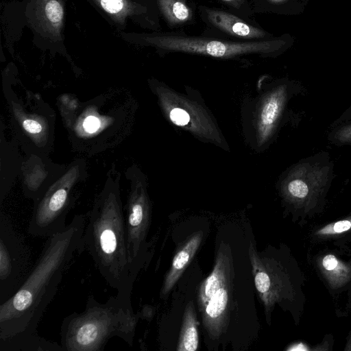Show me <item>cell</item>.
Segmentation results:
<instances>
[{"label":"cell","instance_id":"6da1fadb","mask_svg":"<svg viewBox=\"0 0 351 351\" xmlns=\"http://www.w3.org/2000/svg\"><path fill=\"white\" fill-rule=\"evenodd\" d=\"M85 226V216L76 215L63 230L48 237L21 286L1 303V351H63L61 345L39 336L37 328L66 266L75 252H84Z\"/></svg>","mask_w":351,"mask_h":351},{"label":"cell","instance_id":"7a4b0ae2","mask_svg":"<svg viewBox=\"0 0 351 351\" xmlns=\"http://www.w3.org/2000/svg\"><path fill=\"white\" fill-rule=\"evenodd\" d=\"M83 251L95 265L117 298L132 308L131 295L135 277L129 262L127 230L119 186L107 183L88 213L82 237Z\"/></svg>","mask_w":351,"mask_h":351},{"label":"cell","instance_id":"3957f363","mask_svg":"<svg viewBox=\"0 0 351 351\" xmlns=\"http://www.w3.org/2000/svg\"><path fill=\"white\" fill-rule=\"evenodd\" d=\"M139 317L116 296L100 303L90 295L84 311L64 318L60 345L63 351H103L108 341L117 337L132 346Z\"/></svg>","mask_w":351,"mask_h":351},{"label":"cell","instance_id":"277c9868","mask_svg":"<svg viewBox=\"0 0 351 351\" xmlns=\"http://www.w3.org/2000/svg\"><path fill=\"white\" fill-rule=\"evenodd\" d=\"M255 287L269 322L271 313L278 304L289 311L298 324L306 302L305 276L295 258L289 252L272 258H262L252 242L249 247Z\"/></svg>","mask_w":351,"mask_h":351},{"label":"cell","instance_id":"5b68a950","mask_svg":"<svg viewBox=\"0 0 351 351\" xmlns=\"http://www.w3.org/2000/svg\"><path fill=\"white\" fill-rule=\"evenodd\" d=\"M334 169L329 153L324 151L304 158L293 167L284 191L293 218L300 224L324 210Z\"/></svg>","mask_w":351,"mask_h":351},{"label":"cell","instance_id":"8992f818","mask_svg":"<svg viewBox=\"0 0 351 351\" xmlns=\"http://www.w3.org/2000/svg\"><path fill=\"white\" fill-rule=\"evenodd\" d=\"M234 269L228 244L219 247L211 273L202 282L197 292V305L204 330L212 340L223 335L233 310Z\"/></svg>","mask_w":351,"mask_h":351},{"label":"cell","instance_id":"52a82bcc","mask_svg":"<svg viewBox=\"0 0 351 351\" xmlns=\"http://www.w3.org/2000/svg\"><path fill=\"white\" fill-rule=\"evenodd\" d=\"M80 173L79 165L70 167L34 200L27 228L29 234L48 238L66 228V216L75 201L72 190Z\"/></svg>","mask_w":351,"mask_h":351},{"label":"cell","instance_id":"ba28073f","mask_svg":"<svg viewBox=\"0 0 351 351\" xmlns=\"http://www.w3.org/2000/svg\"><path fill=\"white\" fill-rule=\"evenodd\" d=\"M141 39L145 44L162 49L200 53L216 58H228L251 53H271L280 49L285 43L282 39L231 42L173 33L145 35Z\"/></svg>","mask_w":351,"mask_h":351},{"label":"cell","instance_id":"9c48e42d","mask_svg":"<svg viewBox=\"0 0 351 351\" xmlns=\"http://www.w3.org/2000/svg\"><path fill=\"white\" fill-rule=\"evenodd\" d=\"M30 250L24 237L4 213L0 214V303L13 295L30 268Z\"/></svg>","mask_w":351,"mask_h":351},{"label":"cell","instance_id":"30bf717a","mask_svg":"<svg viewBox=\"0 0 351 351\" xmlns=\"http://www.w3.org/2000/svg\"><path fill=\"white\" fill-rule=\"evenodd\" d=\"M317 276L333 299L351 286V251L322 245L308 256Z\"/></svg>","mask_w":351,"mask_h":351},{"label":"cell","instance_id":"8fae6325","mask_svg":"<svg viewBox=\"0 0 351 351\" xmlns=\"http://www.w3.org/2000/svg\"><path fill=\"white\" fill-rule=\"evenodd\" d=\"M125 226L129 262L136 278L144 252L151 223V213L145 193L132 186L127 203Z\"/></svg>","mask_w":351,"mask_h":351},{"label":"cell","instance_id":"7c38bea8","mask_svg":"<svg viewBox=\"0 0 351 351\" xmlns=\"http://www.w3.org/2000/svg\"><path fill=\"white\" fill-rule=\"evenodd\" d=\"M315 245H330L351 251V214L337 220L316 225L308 232Z\"/></svg>","mask_w":351,"mask_h":351},{"label":"cell","instance_id":"4fadbf2b","mask_svg":"<svg viewBox=\"0 0 351 351\" xmlns=\"http://www.w3.org/2000/svg\"><path fill=\"white\" fill-rule=\"evenodd\" d=\"M203 238L202 231L193 233L178 249L169 270L166 274L161 289V296L167 295L193 259Z\"/></svg>","mask_w":351,"mask_h":351},{"label":"cell","instance_id":"5bb4252c","mask_svg":"<svg viewBox=\"0 0 351 351\" xmlns=\"http://www.w3.org/2000/svg\"><path fill=\"white\" fill-rule=\"evenodd\" d=\"M208 20L223 32L244 38H263L266 33L228 12L213 9L205 10Z\"/></svg>","mask_w":351,"mask_h":351},{"label":"cell","instance_id":"9a60e30c","mask_svg":"<svg viewBox=\"0 0 351 351\" xmlns=\"http://www.w3.org/2000/svg\"><path fill=\"white\" fill-rule=\"evenodd\" d=\"M34 16L39 27L53 35L59 34L64 20V8L60 0H34Z\"/></svg>","mask_w":351,"mask_h":351},{"label":"cell","instance_id":"2e32d148","mask_svg":"<svg viewBox=\"0 0 351 351\" xmlns=\"http://www.w3.org/2000/svg\"><path fill=\"white\" fill-rule=\"evenodd\" d=\"M199 346L197 314L193 302L186 304L182 319L181 330L176 350L195 351Z\"/></svg>","mask_w":351,"mask_h":351},{"label":"cell","instance_id":"e0dca14e","mask_svg":"<svg viewBox=\"0 0 351 351\" xmlns=\"http://www.w3.org/2000/svg\"><path fill=\"white\" fill-rule=\"evenodd\" d=\"M285 98V89L278 90L265 102L261 114V121L265 128H270L277 120Z\"/></svg>","mask_w":351,"mask_h":351},{"label":"cell","instance_id":"ac0fdd59","mask_svg":"<svg viewBox=\"0 0 351 351\" xmlns=\"http://www.w3.org/2000/svg\"><path fill=\"white\" fill-rule=\"evenodd\" d=\"M160 10L171 24L187 21L191 16L189 8L180 0H158Z\"/></svg>","mask_w":351,"mask_h":351},{"label":"cell","instance_id":"d6986e66","mask_svg":"<svg viewBox=\"0 0 351 351\" xmlns=\"http://www.w3.org/2000/svg\"><path fill=\"white\" fill-rule=\"evenodd\" d=\"M328 140L337 146L351 147V121L332 125Z\"/></svg>","mask_w":351,"mask_h":351},{"label":"cell","instance_id":"ffe728a7","mask_svg":"<svg viewBox=\"0 0 351 351\" xmlns=\"http://www.w3.org/2000/svg\"><path fill=\"white\" fill-rule=\"evenodd\" d=\"M101 7L112 15L125 14L128 8L126 0H97Z\"/></svg>","mask_w":351,"mask_h":351},{"label":"cell","instance_id":"44dd1931","mask_svg":"<svg viewBox=\"0 0 351 351\" xmlns=\"http://www.w3.org/2000/svg\"><path fill=\"white\" fill-rule=\"evenodd\" d=\"M171 121L178 125H185L190 121L189 114L183 109L176 108L173 109L169 114Z\"/></svg>","mask_w":351,"mask_h":351},{"label":"cell","instance_id":"7402d4cb","mask_svg":"<svg viewBox=\"0 0 351 351\" xmlns=\"http://www.w3.org/2000/svg\"><path fill=\"white\" fill-rule=\"evenodd\" d=\"M22 127L28 134L34 135L40 134L43 130L38 121L28 117L23 120Z\"/></svg>","mask_w":351,"mask_h":351},{"label":"cell","instance_id":"603a6c76","mask_svg":"<svg viewBox=\"0 0 351 351\" xmlns=\"http://www.w3.org/2000/svg\"><path fill=\"white\" fill-rule=\"evenodd\" d=\"M84 128L88 132H93L99 127V120L96 117H88L83 123Z\"/></svg>","mask_w":351,"mask_h":351},{"label":"cell","instance_id":"cb8c5ba5","mask_svg":"<svg viewBox=\"0 0 351 351\" xmlns=\"http://www.w3.org/2000/svg\"><path fill=\"white\" fill-rule=\"evenodd\" d=\"M351 121V106L346 110L339 118H338L332 125H336L344 122Z\"/></svg>","mask_w":351,"mask_h":351},{"label":"cell","instance_id":"d4e9b609","mask_svg":"<svg viewBox=\"0 0 351 351\" xmlns=\"http://www.w3.org/2000/svg\"><path fill=\"white\" fill-rule=\"evenodd\" d=\"M234 8H239L244 3V0H222Z\"/></svg>","mask_w":351,"mask_h":351},{"label":"cell","instance_id":"484cf974","mask_svg":"<svg viewBox=\"0 0 351 351\" xmlns=\"http://www.w3.org/2000/svg\"><path fill=\"white\" fill-rule=\"evenodd\" d=\"M343 351H351V330L350 331L347 338Z\"/></svg>","mask_w":351,"mask_h":351},{"label":"cell","instance_id":"4316f807","mask_svg":"<svg viewBox=\"0 0 351 351\" xmlns=\"http://www.w3.org/2000/svg\"><path fill=\"white\" fill-rule=\"evenodd\" d=\"M347 296L348 298L346 307L348 311H351V286L347 292Z\"/></svg>","mask_w":351,"mask_h":351},{"label":"cell","instance_id":"83f0119b","mask_svg":"<svg viewBox=\"0 0 351 351\" xmlns=\"http://www.w3.org/2000/svg\"><path fill=\"white\" fill-rule=\"evenodd\" d=\"M275 1H279V0H275Z\"/></svg>","mask_w":351,"mask_h":351}]
</instances>
